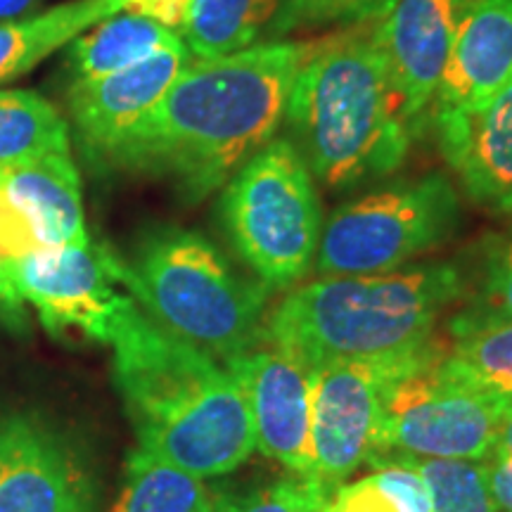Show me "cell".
Wrapping results in <instances>:
<instances>
[{
	"mask_svg": "<svg viewBox=\"0 0 512 512\" xmlns=\"http://www.w3.org/2000/svg\"><path fill=\"white\" fill-rule=\"evenodd\" d=\"M486 484L494 498L498 512H512V456L494 451V456L484 460Z\"/></svg>",
	"mask_w": 512,
	"mask_h": 512,
	"instance_id": "obj_30",
	"label": "cell"
},
{
	"mask_svg": "<svg viewBox=\"0 0 512 512\" xmlns=\"http://www.w3.org/2000/svg\"><path fill=\"white\" fill-rule=\"evenodd\" d=\"M285 124L316 183L332 192L394 174L420 128L380 46L354 27L316 41L294 76Z\"/></svg>",
	"mask_w": 512,
	"mask_h": 512,
	"instance_id": "obj_4",
	"label": "cell"
},
{
	"mask_svg": "<svg viewBox=\"0 0 512 512\" xmlns=\"http://www.w3.org/2000/svg\"><path fill=\"white\" fill-rule=\"evenodd\" d=\"M328 486L311 477H290L240 496H223L221 512H325Z\"/></svg>",
	"mask_w": 512,
	"mask_h": 512,
	"instance_id": "obj_28",
	"label": "cell"
},
{
	"mask_svg": "<svg viewBox=\"0 0 512 512\" xmlns=\"http://www.w3.org/2000/svg\"><path fill=\"white\" fill-rule=\"evenodd\" d=\"M467 287L470 271L456 261L299 283L266 313L264 342L306 370L401 356L439 335Z\"/></svg>",
	"mask_w": 512,
	"mask_h": 512,
	"instance_id": "obj_3",
	"label": "cell"
},
{
	"mask_svg": "<svg viewBox=\"0 0 512 512\" xmlns=\"http://www.w3.org/2000/svg\"><path fill=\"white\" fill-rule=\"evenodd\" d=\"M24 299L19 297L12 283L8 264H5L3 254H0V323L10 325V328H24L27 325V309H24Z\"/></svg>",
	"mask_w": 512,
	"mask_h": 512,
	"instance_id": "obj_31",
	"label": "cell"
},
{
	"mask_svg": "<svg viewBox=\"0 0 512 512\" xmlns=\"http://www.w3.org/2000/svg\"><path fill=\"white\" fill-rule=\"evenodd\" d=\"M396 0H285L268 36H285L302 29L363 27L387 15Z\"/></svg>",
	"mask_w": 512,
	"mask_h": 512,
	"instance_id": "obj_27",
	"label": "cell"
},
{
	"mask_svg": "<svg viewBox=\"0 0 512 512\" xmlns=\"http://www.w3.org/2000/svg\"><path fill=\"white\" fill-rule=\"evenodd\" d=\"M69 150L67 119L43 95L0 88V169Z\"/></svg>",
	"mask_w": 512,
	"mask_h": 512,
	"instance_id": "obj_23",
	"label": "cell"
},
{
	"mask_svg": "<svg viewBox=\"0 0 512 512\" xmlns=\"http://www.w3.org/2000/svg\"><path fill=\"white\" fill-rule=\"evenodd\" d=\"M178 41L181 36L176 31L152 19L119 12L83 31L67 46V67L72 83L121 72Z\"/></svg>",
	"mask_w": 512,
	"mask_h": 512,
	"instance_id": "obj_19",
	"label": "cell"
},
{
	"mask_svg": "<svg viewBox=\"0 0 512 512\" xmlns=\"http://www.w3.org/2000/svg\"><path fill=\"white\" fill-rule=\"evenodd\" d=\"M226 366L245 389L254 446L294 477H311V370L266 342L228 358Z\"/></svg>",
	"mask_w": 512,
	"mask_h": 512,
	"instance_id": "obj_13",
	"label": "cell"
},
{
	"mask_svg": "<svg viewBox=\"0 0 512 512\" xmlns=\"http://www.w3.org/2000/svg\"><path fill=\"white\" fill-rule=\"evenodd\" d=\"M88 242L81 178L72 150L0 169L3 259Z\"/></svg>",
	"mask_w": 512,
	"mask_h": 512,
	"instance_id": "obj_12",
	"label": "cell"
},
{
	"mask_svg": "<svg viewBox=\"0 0 512 512\" xmlns=\"http://www.w3.org/2000/svg\"><path fill=\"white\" fill-rule=\"evenodd\" d=\"M370 475L347 479L330 491L325 512H432V498L413 467L389 456L368 460Z\"/></svg>",
	"mask_w": 512,
	"mask_h": 512,
	"instance_id": "obj_24",
	"label": "cell"
},
{
	"mask_svg": "<svg viewBox=\"0 0 512 512\" xmlns=\"http://www.w3.org/2000/svg\"><path fill=\"white\" fill-rule=\"evenodd\" d=\"M496 451L512 456V401H505L501 408V422H498Z\"/></svg>",
	"mask_w": 512,
	"mask_h": 512,
	"instance_id": "obj_33",
	"label": "cell"
},
{
	"mask_svg": "<svg viewBox=\"0 0 512 512\" xmlns=\"http://www.w3.org/2000/svg\"><path fill=\"white\" fill-rule=\"evenodd\" d=\"M114 275L152 323L204 354L228 358L264 344L268 292L230 266L195 230L162 226L133 254H114Z\"/></svg>",
	"mask_w": 512,
	"mask_h": 512,
	"instance_id": "obj_5",
	"label": "cell"
},
{
	"mask_svg": "<svg viewBox=\"0 0 512 512\" xmlns=\"http://www.w3.org/2000/svg\"><path fill=\"white\" fill-rule=\"evenodd\" d=\"M510 76L512 0H472L453 36L430 112L484 105Z\"/></svg>",
	"mask_w": 512,
	"mask_h": 512,
	"instance_id": "obj_17",
	"label": "cell"
},
{
	"mask_svg": "<svg viewBox=\"0 0 512 512\" xmlns=\"http://www.w3.org/2000/svg\"><path fill=\"white\" fill-rule=\"evenodd\" d=\"M420 349L380 361L328 363L311 370L313 479L335 489L368 465L377 451L384 389Z\"/></svg>",
	"mask_w": 512,
	"mask_h": 512,
	"instance_id": "obj_10",
	"label": "cell"
},
{
	"mask_svg": "<svg viewBox=\"0 0 512 512\" xmlns=\"http://www.w3.org/2000/svg\"><path fill=\"white\" fill-rule=\"evenodd\" d=\"M491 323H512V235L482 242L465 299L446 320V335Z\"/></svg>",
	"mask_w": 512,
	"mask_h": 512,
	"instance_id": "obj_25",
	"label": "cell"
},
{
	"mask_svg": "<svg viewBox=\"0 0 512 512\" xmlns=\"http://www.w3.org/2000/svg\"><path fill=\"white\" fill-rule=\"evenodd\" d=\"M441 157L472 202L494 214H512V76L479 107L427 114Z\"/></svg>",
	"mask_w": 512,
	"mask_h": 512,
	"instance_id": "obj_15",
	"label": "cell"
},
{
	"mask_svg": "<svg viewBox=\"0 0 512 512\" xmlns=\"http://www.w3.org/2000/svg\"><path fill=\"white\" fill-rule=\"evenodd\" d=\"M439 368L465 387L496 401H512V323H491L444 335Z\"/></svg>",
	"mask_w": 512,
	"mask_h": 512,
	"instance_id": "obj_22",
	"label": "cell"
},
{
	"mask_svg": "<svg viewBox=\"0 0 512 512\" xmlns=\"http://www.w3.org/2000/svg\"><path fill=\"white\" fill-rule=\"evenodd\" d=\"M313 46L316 41H268L216 60H192L95 166L159 178L190 204L207 200L278 138L294 76Z\"/></svg>",
	"mask_w": 512,
	"mask_h": 512,
	"instance_id": "obj_1",
	"label": "cell"
},
{
	"mask_svg": "<svg viewBox=\"0 0 512 512\" xmlns=\"http://www.w3.org/2000/svg\"><path fill=\"white\" fill-rule=\"evenodd\" d=\"M114 384L138 448L202 479L230 475L254 451L247 396L219 358L133 311L112 344Z\"/></svg>",
	"mask_w": 512,
	"mask_h": 512,
	"instance_id": "obj_2",
	"label": "cell"
},
{
	"mask_svg": "<svg viewBox=\"0 0 512 512\" xmlns=\"http://www.w3.org/2000/svg\"><path fill=\"white\" fill-rule=\"evenodd\" d=\"M285 0H190L181 29L192 60H216L256 46Z\"/></svg>",
	"mask_w": 512,
	"mask_h": 512,
	"instance_id": "obj_20",
	"label": "cell"
},
{
	"mask_svg": "<svg viewBox=\"0 0 512 512\" xmlns=\"http://www.w3.org/2000/svg\"><path fill=\"white\" fill-rule=\"evenodd\" d=\"M41 0H0V24L15 22V19L36 15Z\"/></svg>",
	"mask_w": 512,
	"mask_h": 512,
	"instance_id": "obj_32",
	"label": "cell"
},
{
	"mask_svg": "<svg viewBox=\"0 0 512 512\" xmlns=\"http://www.w3.org/2000/svg\"><path fill=\"white\" fill-rule=\"evenodd\" d=\"M124 5L126 0H67L46 12L0 24V86L29 74L102 19L124 12Z\"/></svg>",
	"mask_w": 512,
	"mask_h": 512,
	"instance_id": "obj_18",
	"label": "cell"
},
{
	"mask_svg": "<svg viewBox=\"0 0 512 512\" xmlns=\"http://www.w3.org/2000/svg\"><path fill=\"white\" fill-rule=\"evenodd\" d=\"M439 347L437 335L389 380L375 456L475 463L494 456L503 403L451 380L439 368Z\"/></svg>",
	"mask_w": 512,
	"mask_h": 512,
	"instance_id": "obj_8",
	"label": "cell"
},
{
	"mask_svg": "<svg viewBox=\"0 0 512 512\" xmlns=\"http://www.w3.org/2000/svg\"><path fill=\"white\" fill-rule=\"evenodd\" d=\"M192 62L183 38L121 72L72 83L67 110L76 138L93 166L152 112L178 74Z\"/></svg>",
	"mask_w": 512,
	"mask_h": 512,
	"instance_id": "obj_14",
	"label": "cell"
},
{
	"mask_svg": "<svg viewBox=\"0 0 512 512\" xmlns=\"http://www.w3.org/2000/svg\"><path fill=\"white\" fill-rule=\"evenodd\" d=\"M221 498L207 479L133 448L124 482L110 512H221Z\"/></svg>",
	"mask_w": 512,
	"mask_h": 512,
	"instance_id": "obj_21",
	"label": "cell"
},
{
	"mask_svg": "<svg viewBox=\"0 0 512 512\" xmlns=\"http://www.w3.org/2000/svg\"><path fill=\"white\" fill-rule=\"evenodd\" d=\"M0 512H98L91 467L34 413L0 411Z\"/></svg>",
	"mask_w": 512,
	"mask_h": 512,
	"instance_id": "obj_11",
	"label": "cell"
},
{
	"mask_svg": "<svg viewBox=\"0 0 512 512\" xmlns=\"http://www.w3.org/2000/svg\"><path fill=\"white\" fill-rule=\"evenodd\" d=\"M112 259V249L88 242L5 259V264L19 297L34 306L50 335L112 347L138 309L114 275Z\"/></svg>",
	"mask_w": 512,
	"mask_h": 512,
	"instance_id": "obj_9",
	"label": "cell"
},
{
	"mask_svg": "<svg viewBox=\"0 0 512 512\" xmlns=\"http://www.w3.org/2000/svg\"><path fill=\"white\" fill-rule=\"evenodd\" d=\"M219 214L230 245L268 292L299 285L316 264L323 204L290 138H273L228 178Z\"/></svg>",
	"mask_w": 512,
	"mask_h": 512,
	"instance_id": "obj_6",
	"label": "cell"
},
{
	"mask_svg": "<svg viewBox=\"0 0 512 512\" xmlns=\"http://www.w3.org/2000/svg\"><path fill=\"white\" fill-rule=\"evenodd\" d=\"M460 197L444 174L384 183L339 204L323 223L318 278L389 273L456 235Z\"/></svg>",
	"mask_w": 512,
	"mask_h": 512,
	"instance_id": "obj_7",
	"label": "cell"
},
{
	"mask_svg": "<svg viewBox=\"0 0 512 512\" xmlns=\"http://www.w3.org/2000/svg\"><path fill=\"white\" fill-rule=\"evenodd\" d=\"M190 0H126L124 12L147 17L162 27L181 34L185 17H188Z\"/></svg>",
	"mask_w": 512,
	"mask_h": 512,
	"instance_id": "obj_29",
	"label": "cell"
},
{
	"mask_svg": "<svg viewBox=\"0 0 512 512\" xmlns=\"http://www.w3.org/2000/svg\"><path fill=\"white\" fill-rule=\"evenodd\" d=\"M470 5L472 0H396L373 24L375 43L418 128L427 124L453 36Z\"/></svg>",
	"mask_w": 512,
	"mask_h": 512,
	"instance_id": "obj_16",
	"label": "cell"
},
{
	"mask_svg": "<svg viewBox=\"0 0 512 512\" xmlns=\"http://www.w3.org/2000/svg\"><path fill=\"white\" fill-rule=\"evenodd\" d=\"M389 458L401 460L425 479L432 498V512H498L486 484L484 463L413 456Z\"/></svg>",
	"mask_w": 512,
	"mask_h": 512,
	"instance_id": "obj_26",
	"label": "cell"
}]
</instances>
